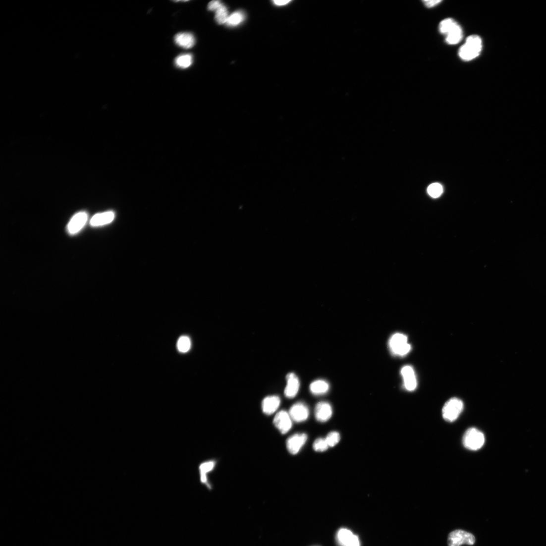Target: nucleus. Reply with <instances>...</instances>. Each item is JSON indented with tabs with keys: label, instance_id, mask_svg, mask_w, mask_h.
<instances>
[{
	"label": "nucleus",
	"instance_id": "nucleus-8",
	"mask_svg": "<svg viewBox=\"0 0 546 546\" xmlns=\"http://www.w3.org/2000/svg\"><path fill=\"white\" fill-rule=\"evenodd\" d=\"M307 439L308 436L305 434H296L291 436L287 440L286 443L289 452L292 455L299 453L306 443Z\"/></svg>",
	"mask_w": 546,
	"mask_h": 546
},
{
	"label": "nucleus",
	"instance_id": "nucleus-5",
	"mask_svg": "<svg viewBox=\"0 0 546 546\" xmlns=\"http://www.w3.org/2000/svg\"><path fill=\"white\" fill-rule=\"evenodd\" d=\"M475 542L476 538L474 535L461 530L452 532L448 538L449 546H461L463 545L472 546Z\"/></svg>",
	"mask_w": 546,
	"mask_h": 546
},
{
	"label": "nucleus",
	"instance_id": "nucleus-13",
	"mask_svg": "<svg viewBox=\"0 0 546 546\" xmlns=\"http://www.w3.org/2000/svg\"><path fill=\"white\" fill-rule=\"evenodd\" d=\"M332 413V407L328 402H319L316 406L315 417L318 421L321 422V423H325V422L328 421L331 418Z\"/></svg>",
	"mask_w": 546,
	"mask_h": 546
},
{
	"label": "nucleus",
	"instance_id": "nucleus-2",
	"mask_svg": "<svg viewBox=\"0 0 546 546\" xmlns=\"http://www.w3.org/2000/svg\"><path fill=\"white\" fill-rule=\"evenodd\" d=\"M388 344L391 352L396 356H406L411 349V345L408 342V337L402 333H397L392 335Z\"/></svg>",
	"mask_w": 546,
	"mask_h": 546
},
{
	"label": "nucleus",
	"instance_id": "nucleus-30",
	"mask_svg": "<svg viewBox=\"0 0 546 546\" xmlns=\"http://www.w3.org/2000/svg\"><path fill=\"white\" fill-rule=\"evenodd\" d=\"M273 2L276 6H281L287 5L290 1H274Z\"/></svg>",
	"mask_w": 546,
	"mask_h": 546
},
{
	"label": "nucleus",
	"instance_id": "nucleus-18",
	"mask_svg": "<svg viewBox=\"0 0 546 546\" xmlns=\"http://www.w3.org/2000/svg\"><path fill=\"white\" fill-rule=\"evenodd\" d=\"M445 42L450 45H456L458 44L463 37V31L458 23L456 26L445 35Z\"/></svg>",
	"mask_w": 546,
	"mask_h": 546
},
{
	"label": "nucleus",
	"instance_id": "nucleus-4",
	"mask_svg": "<svg viewBox=\"0 0 546 546\" xmlns=\"http://www.w3.org/2000/svg\"><path fill=\"white\" fill-rule=\"evenodd\" d=\"M463 408L464 405L461 400L452 398L446 402L442 408L443 418L448 422H453L459 417Z\"/></svg>",
	"mask_w": 546,
	"mask_h": 546
},
{
	"label": "nucleus",
	"instance_id": "nucleus-7",
	"mask_svg": "<svg viewBox=\"0 0 546 546\" xmlns=\"http://www.w3.org/2000/svg\"><path fill=\"white\" fill-rule=\"evenodd\" d=\"M273 423L281 434H285L292 428V420L289 412L282 410L276 414L273 420Z\"/></svg>",
	"mask_w": 546,
	"mask_h": 546
},
{
	"label": "nucleus",
	"instance_id": "nucleus-15",
	"mask_svg": "<svg viewBox=\"0 0 546 546\" xmlns=\"http://www.w3.org/2000/svg\"><path fill=\"white\" fill-rule=\"evenodd\" d=\"M280 403V399L278 396L271 395L266 397L262 402L263 412L267 415L274 413L279 407Z\"/></svg>",
	"mask_w": 546,
	"mask_h": 546
},
{
	"label": "nucleus",
	"instance_id": "nucleus-3",
	"mask_svg": "<svg viewBox=\"0 0 546 546\" xmlns=\"http://www.w3.org/2000/svg\"><path fill=\"white\" fill-rule=\"evenodd\" d=\"M485 442L484 434L476 428H470L465 433L463 443L465 447L471 451H477L483 447Z\"/></svg>",
	"mask_w": 546,
	"mask_h": 546
},
{
	"label": "nucleus",
	"instance_id": "nucleus-24",
	"mask_svg": "<svg viewBox=\"0 0 546 546\" xmlns=\"http://www.w3.org/2000/svg\"><path fill=\"white\" fill-rule=\"evenodd\" d=\"M191 340L187 336H182L179 339L177 342V348L181 353L188 352L191 347Z\"/></svg>",
	"mask_w": 546,
	"mask_h": 546
},
{
	"label": "nucleus",
	"instance_id": "nucleus-19",
	"mask_svg": "<svg viewBox=\"0 0 546 546\" xmlns=\"http://www.w3.org/2000/svg\"><path fill=\"white\" fill-rule=\"evenodd\" d=\"M310 389L314 395H323L328 391L329 384L324 380H317L310 384Z\"/></svg>",
	"mask_w": 546,
	"mask_h": 546
},
{
	"label": "nucleus",
	"instance_id": "nucleus-9",
	"mask_svg": "<svg viewBox=\"0 0 546 546\" xmlns=\"http://www.w3.org/2000/svg\"><path fill=\"white\" fill-rule=\"evenodd\" d=\"M216 465V462L215 460H210L202 462L198 466L200 482L209 489H211L212 487L209 481L208 475L212 472Z\"/></svg>",
	"mask_w": 546,
	"mask_h": 546
},
{
	"label": "nucleus",
	"instance_id": "nucleus-6",
	"mask_svg": "<svg viewBox=\"0 0 546 546\" xmlns=\"http://www.w3.org/2000/svg\"><path fill=\"white\" fill-rule=\"evenodd\" d=\"M336 541L339 546H361L359 537L351 530L341 528L336 534Z\"/></svg>",
	"mask_w": 546,
	"mask_h": 546
},
{
	"label": "nucleus",
	"instance_id": "nucleus-20",
	"mask_svg": "<svg viewBox=\"0 0 546 546\" xmlns=\"http://www.w3.org/2000/svg\"><path fill=\"white\" fill-rule=\"evenodd\" d=\"M245 18V15L243 12L236 11L229 15L226 24L230 27H236L243 22Z\"/></svg>",
	"mask_w": 546,
	"mask_h": 546
},
{
	"label": "nucleus",
	"instance_id": "nucleus-21",
	"mask_svg": "<svg viewBox=\"0 0 546 546\" xmlns=\"http://www.w3.org/2000/svg\"><path fill=\"white\" fill-rule=\"evenodd\" d=\"M458 23L451 18H446L442 20L439 25V31L444 35L447 34Z\"/></svg>",
	"mask_w": 546,
	"mask_h": 546
},
{
	"label": "nucleus",
	"instance_id": "nucleus-23",
	"mask_svg": "<svg viewBox=\"0 0 546 546\" xmlns=\"http://www.w3.org/2000/svg\"><path fill=\"white\" fill-rule=\"evenodd\" d=\"M193 61L192 55L190 54H185L178 56L175 59V63L178 67L185 69L189 67Z\"/></svg>",
	"mask_w": 546,
	"mask_h": 546
},
{
	"label": "nucleus",
	"instance_id": "nucleus-12",
	"mask_svg": "<svg viewBox=\"0 0 546 546\" xmlns=\"http://www.w3.org/2000/svg\"><path fill=\"white\" fill-rule=\"evenodd\" d=\"M405 388L413 391L417 387V380L413 368L409 365L403 367L401 371Z\"/></svg>",
	"mask_w": 546,
	"mask_h": 546
},
{
	"label": "nucleus",
	"instance_id": "nucleus-27",
	"mask_svg": "<svg viewBox=\"0 0 546 546\" xmlns=\"http://www.w3.org/2000/svg\"><path fill=\"white\" fill-rule=\"evenodd\" d=\"M326 439L329 447H333L340 440V436L336 432H332L328 434Z\"/></svg>",
	"mask_w": 546,
	"mask_h": 546
},
{
	"label": "nucleus",
	"instance_id": "nucleus-25",
	"mask_svg": "<svg viewBox=\"0 0 546 546\" xmlns=\"http://www.w3.org/2000/svg\"><path fill=\"white\" fill-rule=\"evenodd\" d=\"M314 450L318 452H324L328 450L329 446L326 438H319L313 443Z\"/></svg>",
	"mask_w": 546,
	"mask_h": 546
},
{
	"label": "nucleus",
	"instance_id": "nucleus-26",
	"mask_svg": "<svg viewBox=\"0 0 546 546\" xmlns=\"http://www.w3.org/2000/svg\"><path fill=\"white\" fill-rule=\"evenodd\" d=\"M443 189L442 186L437 183L431 184L428 189L429 194L433 198H437L442 194Z\"/></svg>",
	"mask_w": 546,
	"mask_h": 546
},
{
	"label": "nucleus",
	"instance_id": "nucleus-16",
	"mask_svg": "<svg viewBox=\"0 0 546 546\" xmlns=\"http://www.w3.org/2000/svg\"><path fill=\"white\" fill-rule=\"evenodd\" d=\"M114 218V214L112 212L98 214L95 215L91 219L90 224L92 226H103L111 222Z\"/></svg>",
	"mask_w": 546,
	"mask_h": 546
},
{
	"label": "nucleus",
	"instance_id": "nucleus-28",
	"mask_svg": "<svg viewBox=\"0 0 546 546\" xmlns=\"http://www.w3.org/2000/svg\"><path fill=\"white\" fill-rule=\"evenodd\" d=\"M222 4L219 1H212L208 5V9L216 11Z\"/></svg>",
	"mask_w": 546,
	"mask_h": 546
},
{
	"label": "nucleus",
	"instance_id": "nucleus-11",
	"mask_svg": "<svg viewBox=\"0 0 546 546\" xmlns=\"http://www.w3.org/2000/svg\"><path fill=\"white\" fill-rule=\"evenodd\" d=\"M88 220V215L86 212H80L74 215L70 220L67 226V230L70 234H75L79 232L85 225Z\"/></svg>",
	"mask_w": 546,
	"mask_h": 546
},
{
	"label": "nucleus",
	"instance_id": "nucleus-14",
	"mask_svg": "<svg viewBox=\"0 0 546 546\" xmlns=\"http://www.w3.org/2000/svg\"><path fill=\"white\" fill-rule=\"evenodd\" d=\"M287 384L284 394L287 398L292 399L299 391L300 383L299 379L293 373H290L286 377Z\"/></svg>",
	"mask_w": 546,
	"mask_h": 546
},
{
	"label": "nucleus",
	"instance_id": "nucleus-1",
	"mask_svg": "<svg viewBox=\"0 0 546 546\" xmlns=\"http://www.w3.org/2000/svg\"><path fill=\"white\" fill-rule=\"evenodd\" d=\"M482 50V40L477 35L468 37L459 51L460 57L464 61L472 60L478 57Z\"/></svg>",
	"mask_w": 546,
	"mask_h": 546
},
{
	"label": "nucleus",
	"instance_id": "nucleus-22",
	"mask_svg": "<svg viewBox=\"0 0 546 546\" xmlns=\"http://www.w3.org/2000/svg\"><path fill=\"white\" fill-rule=\"evenodd\" d=\"M215 12L217 22L219 24H226L229 16L227 7L222 4Z\"/></svg>",
	"mask_w": 546,
	"mask_h": 546
},
{
	"label": "nucleus",
	"instance_id": "nucleus-10",
	"mask_svg": "<svg viewBox=\"0 0 546 546\" xmlns=\"http://www.w3.org/2000/svg\"><path fill=\"white\" fill-rule=\"evenodd\" d=\"M309 408L303 403L294 404L289 412L292 421L298 423L306 421L309 417Z\"/></svg>",
	"mask_w": 546,
	"mask_h": 546
},
{
	"label": "nucleus",
	"instance_id": "nucleus-29",
	"mask_svg": "<svg viewBox=\"0 0 546 546\" xmlns=\"http://www.w3.org/2000/svg\"><path fill=\"white\" fill-rule=\"evenodd\" d=\"M441 2V1H440V0H431V1H424L425 5L428 8L434 7Z\"/></svg>",
	"mask_w": 546,
	"mask_h": 546
},
{
	"label": "nucleus",
	"instance_id": "nucleus-17",
	"mask_svg": "<svg viewBox=\"0 0 546 546\" xmlns=\"http://www.w3.org/2000/svg\"><path fill=\"white\" fill-rule=\"evenodd\" d=\"M175 42L179 46L184 49L192 48L195 44L194 36L189 33H182L177 34L175 37Z\"/></svg>",
	"mask_w": 546,
	"mask_h": 546
}]
</instances>
